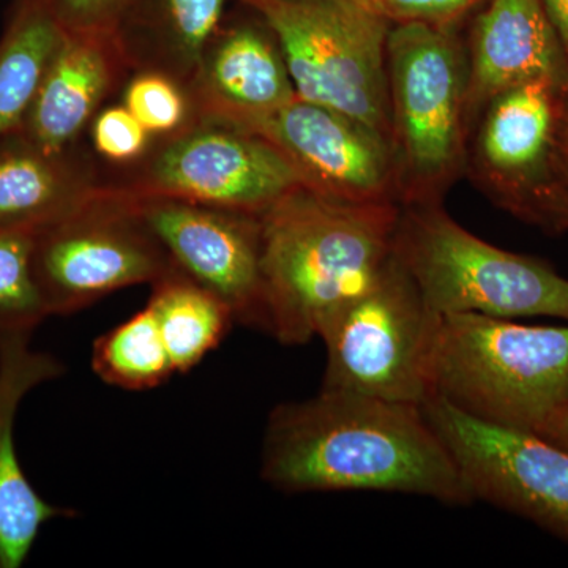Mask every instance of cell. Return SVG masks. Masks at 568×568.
<instances>
[{"label": "cell", "mask_w": 568, "mask_h": 568, "mask_svg": "<svg viewBox=\"0 0 568 568\" xmlns=\"http://www.w3.org/2000/svg\"><path fill=\"white\" fill-rule=\"evenodd\" d=\"M261 477L284 493H399L447 506L474 503L424 406L325 388L272 410Z\"/></svg>", "instance_id": "cell-1"}, {"label": "cell", "mask_w": 568, "mask_h": 568, "mask_svg": "<svg viewBox=\"0 0 568 568\" xmlns=\"http://www.w3.org/2000/svg\"><path fill=\"white\" fill-rule=\"evenodd\" d=\"M399 209L301 186L260 215L265 334L284 346L315 338L321 321L390 261Z\"/></svg>", "instance_id": "cell-2"}, {"label": "cell", "mask_w": 568, "mask_h": 568, "mask_svg": "<svg viewBox=\"0 0 568 568\" xmlns=\"http://www.w3.org/2000/svg\"><path fill=\"white\" fill-rule=\"evenodd\" d=\"M432 398L485 424L540 432L568 402V324L525 325L478 313L440 317Z\"/></svg>", "instance_id": "cell-3"}, {"label": "cell", "mask_w": 568, "mask_h": 568, "mask_svg": "<svg viewBox=\"0 0 568 568\" xmlns=\"http://www.w3.org/2000/svg\"><path fill=\"white\" fill-rule=\"evenodd\" d=\"M387 80L398 201L440 204L466 168L465 55L439 22L396 21L387 39Z\"/></svg>", "instance_id": "cell-4"}, {"label": "cell", "mask_w": 568, "mask_h": 568, "mask_svg": "<svg viewBox=\"0 0 568 568\" xmlns=\"http://www.w3.org/2000/svg\"><path fill=\"white\" fill-rule=\"evenodd\" d=\"M395 260L437 315L548 316L568 323V280L536 257L497 248L440 204L402 205Z\"/></svg>", "instance_id": "cell-5"}, {"label": "cell", "mask_w": 568, "mask_h": 568, "mask_svg": "<svg viewBox=\"0 0 568 568\" xmlns=\"http://www.w3.org/2000/svg\"><path fill=\"white\" fill-rule=\"evenodd\" d=\"M275 33L298 99L364 123L390 142V18L357 0H244Z\"/></svg>", "instance_id": "cell-6"}, {"label": "cell", "mask_w": 568, "mask_h": 568, "mask_svg": "<svg viewBox=\"0 0 568 568\" xmlns=\"http://www.w3.org/2000/svg\"><path fill=\"white\" fill-rule=\"evenodd\" d=\"M440 317L392 253L375 282L321 321V388L424 406Z\"/></svg>", "instance_id": "cell-7"}, {"label": "cell", "mask_w": 568, "mask_h": 568, "mask_svg": "<svg viewBox=\"0 0 568 568\" xmlns=\"http://www.w3.org/2000/svg\"><path fill=\"white\" fill-rule=\"evenodd\" d=\"M32 265L50 316L73 315L115 291L156 283L178 268L133 197L111 185L36 234Z\"/></svg>", "instance_id": "cell-8"}, {"label": "cell", "mask_w": 568, "mask_h": 568, "mask_svg": "<svg viewBox=\"0 0 568 568\" xmlns=\"http://www.w3.org/2000/svg\"><path fill=\"white\" fill-rule=\"evenodd\" d=\"M562 84L538 78L485 104L466 173L497 207L544 233H568V179L556 142Z\"/></svg>", "instance_id": "cell-9"}, {"label": "cell", "mask_w": 568, "mask_h": 568, "mask_svg": "<svg viewBox=\"0 0 568 568\" xmlns=\"http://www.w3.org/2000/svg\"><path fill=\"white\" fill-rule=\"evenodd\" d=\"M136 197H168L263 215L304 178L275 145L226 123L200 119L171 134L125 185Z\"/></svg>", "instance_id": "cell-10"}, {"label": "cell", "mask_w": 568, "mask_h": 568, "mask_svg": "<svg viewBox=\"0 0 568 568\" xmlns=\"http://www.w3.org/2000/svg\"><path fill=\"white\" fill-rule=\"evenodd\" d=\"M474 500H484L568 541V450L537 433L485 424L443 399L424 405Z\"/></svg>", "instance_id": "cell-11"}, {"label": "cell", "mask_w": 568, "mask_h": 568, "mask_svg": "<svg viewBox=\"0 0 568 568\" xmlns=\"http://www.w3.org/2000/svg\"><path fill=\"white\" fill-rule=\"evenodd\" d=\"M132 197L175 267L216 295L235 323L264 332L260 216L168 197Z\"/></svg>", "instance_id": "cell-12"}, {"label": "cell", "mask_w": 568, "mask_h": 568, "mask_svg": "<svg viewBox=\"0 0 568 568\" xmlns=\"http://www.w3.org/2000/svg\"><path fill=\"white\" fill-rule=\"evenodd\" d=\"M275 145L306 189L355 203H396L390 142L343 112L295 97L244 126Z\"/></svg>", "instance_id": "cell-13"}, {"label": "cell", "mask_w": 568, "mask_h": 568, "mask_svg": "<svg viewBox=\"0 0 568 568\" xmlns=\"http://www.w3.org/2000/svg\"><path fill=\"white\" fill-rule=\"evenodd\" d=\"M31 339H0V568L24 566L47 523L74 517V510L37 491L18 457L14 426L21 403L33 388L65 373L58 357L32 349Z\"/></svg>", "instance_id": "cell-14"}, {"label": "cell", "mask_w": 568, "mask_h": 568, "mask_svg": "<svg viewBox=\"0 0 568 568\" xmlns=\"http://www.w3.org/2000/svg\"><path fill=\"white\" fill-rule=\"evenodd\" d=\"M129 63L122 31H63L18 132L43 151H70Z\"/></svg>", "instance_id": "cell-15"}, {"label": "cell", "mask_w": 568, "mask_h": 568, "mask_svg": "<svg viewBox=\"0 0 568 568\" xmlns=\"http://www.w3.org/2000/svg\"><path fill=\"white\" fill-rule=\"evenodd\" d=\"M538 78L564 84L568 62L541 0H491L478 17L467 67V121L497 93Z\"/></svg>", "instance_id": "cell-16"}, {"label": "cell", "mask_w": 568, "mask_h": 568, "mask_svg": "<svg viewBox=\"0 0 568 568\" xmlns=\"http://www.w3.org/2000/svg\"><path fill=\"white\" fill-rule=\"evenodd\" d=\"M282 52L263 32L237 28L209 44L193 74L200 119L244 129L295 99Z\"/></svg>", "instance_id": "cell-17"}, {"label": "cell", "mask_w": 568, "mask_h": 568, "mask_svg": "<svg viewBox=\"0 0 568 568\" xmlns=\"http://www.w3.org/2000/svg\"><path fill=\"white\" fill-rule=\"evenodd\" d=\"M102 189L73 149L43 151L18 130L0 138V227L40 233Z\"/></svg>", "instance_id": "cell-18"}, {"label": "cell", "mask_w": 568, "mask_h": 568, "mask_svg": "<svg viewBox=\"0 0 568 568\" xmlns=\"http://www.w3.org/2000/svg\"><path fill=\"white\" fill-rule=\"evenodd\" d=\"M62 37L52 0H14L0 37V138L20 129Z\"/></svg>", "instance_id": "cell-19"}, {"label": "cell", "mask_w": 568, "mask_h": 568, "mask_svg": "<svg viewBox=\"0 0 568 568\" xmlns=\"http://www.w3.org/2000/svg\"><path fill=\"white\" fill-rule=\"evenodd\" d=\"M148 305L179 375L192 372L235 324L233 313L216 295L179 268L152 284Z\"/></svg>", "instance_id": "cell-20"}, {"label": "cell", "mask_w": 568, "mask_h": 568, "mask_svg": "<svg viewBox=\"0 0 568 568\" xmlns=\"http://www.w3.org/2000/svg\"><path fill=\"white\" fill-rule=\"evenodd\" d=\"M92 369L103 383L132 392L162 386L175 375L151 306L95 339Z\"/></svg>", "instance_id": "cell-21"}, {"label": "cell", "mask_w": 568, "mask_h": 568, "mask_svg": "<svg viewBox=\"0 0 568 568\" xmlns=\"http://www.w3.org/2000/svg\"><path fill=\"white\" fill-rule=\"evenodd\" d=\"M36 233L0 227V339L32 336L48 315L32 253Z\"/></svg>", "instance_id": "cell-22"}, {"label": "cell", "mask_w": 568, "mask_h": 568, "mask_svg": "<svg viewBox=\"0 0 568 568\" xmlns=\"http://www.w3.org/2000/svg\"><path fill=\"white\" fill-rule=\"evenodd\" d=\"M151 134H173L185 126L189 102L178 82L159 71L138 74L125 91V104Z\"/></svg>", "instance_id": "cell-23"}, {"label": "cell", "mask_w": 568, "mask_h": 568, "mask_svg": "<svg viewBox=\"0 0 568 568\" xmlns=\"http://www.w3.org/2000/svg\"><path fill=\"white\" fill-rule=\"evenodd\" d=\"M226 0H164L168 29L182 69L194 74L222 21Z\"/></svg>", "instance_id": "cell-24"}, {"label": "cell", "mask_w": 568, "mask_h": 568, "mask_svg": "<svg viewBox=\"0 0 568 568\" xmlns=\"http://www.w3.org/2000/svg\"><path fill=\"white\" fill-rule=\"evenodd\" d=\"M151 133L125 106L108 108L93 122V148L115 163L140 159L149 145Z\"/></svg>", "instance_id": "cell-25"}, {"label": "cell", "mask_w": 568, "mask_h": 568, "mask_svg": "<svg viewBox=\"0 0 568 568\" xmlns=\"http://www.w3.org/2000/svg\"><path fill=\"white\" fill-rule=\"evenodd\" d=\"M132 0H52L63 31L121 32Z\"/></svg>", "instance_id": "cell-26"}, {"label": "cell", "mask_w": 568, "mask_h": 568, "mask_svg": "<svg viewBox=\"0 0 568 568\" xmlns=\"http://www.w3.org/2000/svg\"><path fill=\"white\" fill-rule=\"evenodd\" d=\"M474 0H383L384 9L392 21L450 20L459 11L467 9Z\"/></svg>", "instance_id": "cell-27"}, {"label": "cell", "mask_w": 568, "mask_h": 568, "mask_svg": "<svg viewBox=\"0 0 568 568\" xmlns=\"http://www.w3.org/2000/svg\"><path fill=\"white\" fill-rule=\"evenodd\" d=\"M556 142H558L560 163L568 179V80L559 88Z\"/></svg>", "instance_id": "cell-28"}, {"label": "cell", "mask_w": 568, "mask_h": 568, "mask_svg": "<svg viewBox=\"0 0 568 568\" xmlns=\"http://www.w3.org/2000/svg\"><path fill=\"white\" fill-rule=\"evenodd\" d=\"M568 62V0H541Z\"/></svg>", "instance_id": "cell-29"}, {"label": "cell", "mask_w": 568, "mask_h": 568, "mask_svg": "<svg viewBox=\"0 0 568 568\" xmlns=\"http://www.w3.org/2000/svg\"><path fill=\"white\" fill-rule=\"evenodd\" d=\"M537 435L568 450V402L548 418L547 424L541 426Z\"/></svg>", "instance_id": "cell-30"}, {"label": "cell", "mask_w": 568, "mask_h": 568, "mask_svg": "<svg viewBox=\"0 0 568 568\" xmlns=\"http://www.w3.org/2000/svg\"><path fill=\"white\" fill-rule=\"evenodd\" d=\"M357 2L364 3L368 9L377 11V13L386 14V9H384L383 0H357ZM388 18V17H387Z\"/></svg>", "instance_id": "cell-31"}]
</instances>
